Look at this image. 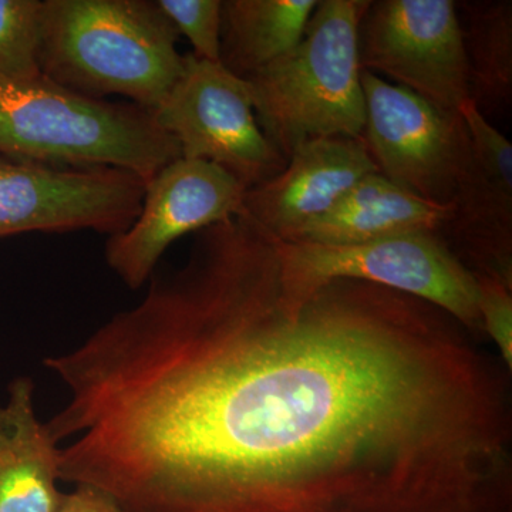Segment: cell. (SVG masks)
I'll return each mask as SVG.
<instances>
[{
	"label": "cell",
	"mask_w": 512,
	"mask_h": 512,
	"mask_svg": "<svg viewBox=\"0 0 512 512\" xmlns=\"http://www.w3.org/2000/svg\"><path fill=\"white\" fill-rule=\"evenodd\" d=\"M43 365L60 480L126 512H512L510 367L406 293L293 291L244 215Z\"/></svg>",
	"instance_id": "1"
},
{
	"label": "cell",
	"mask_w": 512,
	"mask_h": 512,
	"mask_svg": "<svg viewBox=\"0 0 512 512\" xmlns=\"http://www.w3.org/2000/svg\"><path fill=\"white\" fill-rule=\"evenodd\" d=\"M178 40L157 0H40V73L87 99L156 110L184 70Z\"/></svg>",
	"instance_id": "2"
},
{
	"label": "cell",
	"mask_w": 512,
	"mask_h": 512,
	"mask_svg": "<svg viewBox=\"0 0 512 512\" xmlns=\"http://www.w3.org/2000/svg\"><path fill=\"white\" fill-rule=\"evenodd\" d=\"M180 147L136 104L93 100L47 77L0 76V158L62 168H119L148 183Z\"/></svg>",
	"instance_id": "3"
},
{
	"label": "cell",
	"mask_w": 512,
	"mask_h": 512,
	"mask_svg": "<svg viewBox=\"0 0 512 512\" xmlns=\"http://www.w3.org/2000/svg\"><path fill=\"white\" fill-rule=\"evenodd\" d=\"M369 0H319L301 42L247 77L256 120L285 160L315 138H362L359 29Z\"/></svg>",
	"instance_id": "4"
},
{
	"label": "cell",
	"mask_w": 512,
	"mask_h": 512,
	"mask_svg": "<svg viewBox=\"0 0 512 512\" xmlns=\"http://www.w3.org/2000/svg\"><path fill=\"white\" fill-rule=\"evenodd\" d=\"M276 242L288 288L308 292L335 279H356L431 303L483 338L476 276L439 232L416 231L359 245Z\"/></svg>",
	"instance_id": "5"
},
{
	"label": "cell",
	"mask_w": 512,
	"mask_h": 512,
	"mask_svg": "<svg viewBox=\"0 0 512 512\" xmlns=\"http://www.w3.org/2000/svg\"><path fill=\"white\" fill-rule=\"evenodd\" d=\"M153 114L181 157L218 165L247 190L285 168L256 120L247 80L221 63L185 55L183 73Z\"/></svg>",
	"instance_id": "6"
},
{
	"label": "cell",
	"mask_w": 512,
	"mask_h": 512,
	"mask_svg": "<svg viewBox=\"0 0 512 512\" xmlns=\"http://www.w3.org/2000/svg\"><path fill=\"white\" fill-rule=\"evenodd\" d=\"M366 120L362 140L377 171L423 200L448 207L471 161V140L460 111L362 70Z\"/></svg>",
	"instance_id": "7"
},
{
	"label": "cell",
	"mask_w": 512,
	"mask_h": 512,
	"mask_svg": "<svg viewBox=\"0 0 512 512\" xmlns=\"http://www.w3.org/2000/svg\"><path fill=\"white\" fill-rule=\"evenodd\" d=\"M362 70L382 73L433 106L471 100L463 29L453 0H379L359 29Z\"/></svg>",
	"instance_id": "8"
},
{
	"label": "cell",
	"mask_w": 512,
	"mask_h": 512,
	"mask_svg": "<svg viewBox=\"0 0 512 512\" xmlns=\"http://www.w3.org/2000/svg\"><path fill=\"white\" fill-rule=\"evenodd\" d=\"M146 183L119 168H62L0 158V238L43 232L119 234L136 220Z\"/></svg>",
	"instance_id": "9"
},
{
	"label": "cell",
	"mask_w": 512,
	"mask_h": 512,
	"mask_svg": "<svg viewBox=\"0 0 512 512\" xmlns=\"http://www.w3.org/2000/svg\"><path fill=\"white\" fill-rule=\"evenodd\" d=\"M245 192L218 165L175 158L146 184L136 220L107 238V265L128 288H141L175 241L241 214Z\"/></svg>",
	"instance_id": "10"
},
{
	"label": "cell",
	"mask_w": 512,
	"mask_h": 512,
	"mask_svg": "<svg viewBox=\"0 0 512 512\" xmlns=\"http://www.w3.org/2000/svg\"><path fill=\"white\" fill-rule=\"evenodd\" d=\"M458 111L470 133L471 161L441 237L473 274L512 285V146L473 100Z\"/></svg>",
	"instance_id": "11"
},
{
	"label": "cell",
	"mask_w": 512,
	"mask_h": 512,
	"mask_svg": "<svg viewBox=\"0 0 512 512\" xmlns=\"http://www.w3.org/2000/svg\"><path fill=\"white\" fill-rule=\"evenodd\" d=\"M376 171L362 138H315L292 151L281 173L245 192L241 215L271 238L295 241Z\"/></svg>",
	"instance_id": "12"
},
{
	"label": "cell",
	"mask_w": 512,
	"mask_h": 512,
	"mask_svg": "<svg viewBox=\"0 0 512 512\" xmlns=\"http://www.w3.org/2000/svg\"><path fill=\"white\" fill-rule=\"evenodd\" d=\"M35 384L18 377L0 406V512H56L62 503L60 448L37 419Z\"/></svg>",
	"instance_id": "13"
},
{
	"label": "cell",
	"mask_w": 512,
	"mask_h": 512,
	"mask_svg": "<svg viewBox=\"0 0 512 512\" xmlns=\"http://www.w3.org/2000/svg\"><path fill=\"white\" fill-rule=\"evenodd\" d=\"M447 217L448 207L423 200L376 171L363 177L295 241L346 247L407 232L441 234Z\"/></svg>",
	"instance_id": "14"
},
{
	"label": "cell",
	"mask_w": 512,
	"mask_h": 512,
	"mask_svg": "<svg viewBox=\"0 0 512 512\" xmlns=\"http://www.w3.org/2000/svg\"><path fill=\"white\" fill-rule=\"evenodd\" d=\"M319 0H222L221 64L247 79L301 42Z\"/></svg>",
	"instance_id": "15"
},
{
	"label": "cell",
	"mask_w": 512,
	"mask_h": 512,
	"mask_svg": "<svg viewBox=\"0 0 512 512\" xmlns=\"http://www.w3.org/2000/svg\"><path fill=\"white\" fill-rule=\"evenodd\" d=\"M461 25L471 100L485 113L510 109L512 101V2H461Z\"/></svg>",
	"instance_id": "16"
},
{
	"label": "cell",
	"mask_w": 512,
	"mask_h": 512,
	"mask_svg": "<svg viewBox=\"0 0 512 512\" xmlns=\"http://www.w3.org/2000/svg\"><path fill=\"white\" fill-rule=\"evenodd\" d=\"M40 0H0V76L33 79L39 69Z\"/></svg>",
	"instance_id": "17"
},
{
	"label": "cell",
	"mask_w": 512,
	"mask_h": 512,
	"mask_svg": "<svg viewBox=\"0 0 512 512\" xmlns=\"http://www.w3.org/2000/svg\"><path fill=\"white\" fill-rule=\"evenodd\" d=\"M178 35L192 46V55L221 63L222 0H157Z\"/></svg>",
	"instance_id": "18"
},
{
	"label": "cell",
	"mask_w": 512,
	"mask_h": 512,
	"mask_svg": "<svg viewBox=\"0 0 512 512\" xmlns=\"http://www.w3.org/2000/svg\"><path fill=\"white\" fill-rule=\"evenodd\" d=\"M474 276L484 336L493 340L498 357L512 370V285L495 276Z\"/></svg>",
	"instance_id": "19"
},
{
	"label": "cell",
	"mask_w": 512,
	"mask_h": 512,
	"mask_svg": "<svg viewBox=\"0 0 512 512\" xmlns=\"http://www.w3.org/2000/svg\"><path fill=\"white\" fill-rule=\"evenodd\" d=\"M56 512H126L109 494L90 485H76L64 494Z\"/></svg>",
	"instance_id": "20"
}]
</instances>
